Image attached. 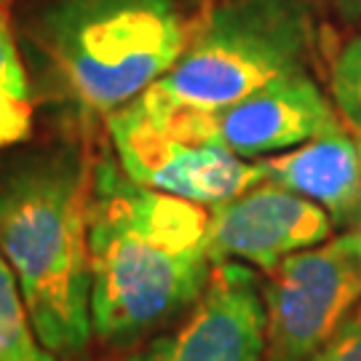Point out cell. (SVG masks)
Segmentation results:
<instances>
[{"mask_svg": "<svg viewBox=\"0 0 361 361\" xmlns=\"http://www.w3.org/2000/svg\"><path fill=\"white\" fill-rule=\"evenodd\" d=\"M353 140H356V147H359V164H361V129H353Z\"/></svg>", "mask_w": 361, "mask_h": 361, "instance_id": "cell-17", "label": "cell"}, {"mask_svg": "<svg viewBox=\"0 0 361 361\" xmlns=\"http://www.w3.org/2000/svg\"><path fill=\"white\" fill-rule=\"evenodd\" d=\"M319 27L308 0H214L190 22L182 56L153 89L193 110H222L273 80L308 73Z\"/></svg>", "mask_w": 361, "mask_h": 361, "instance_id": "cell-4", "label": "cell"}, {"mask_svg": "<svg viewBox=\"0 0 361 361\" xmlns=\"http://www.w3.org/2000/svg\"><path fill=\"white\" fill-rule=\"evenodd\" d=\"M335 228V219L316 201L262 180L209 207V257L214 265L233 259L268 273L295 252L326 244Z\"/></svg>", "mask_w": 361, "mask_h": 361, "instance_id": "cell-8", "label": "cell"}, {"mask_svg": "<svg viewBox=\"0 0 361 361\" xmlns=\"http://www.w3.org/2000/svg\"><path fill=\"white\" fill-rule=\"evenodd\" d=\"M0 361H56L35 335L16 273L0 252Z\"/></svg>", "mask_w": 361, "mask_h": 361, "instance_id": "cell-12", "label": "cell"}, {"mask_svg": "<svg viewBox=\"0 0 361 361\" xmlns=\"http://www.w3.org/2000/svg\"><path fill=\"white\" fill-rule=\"evenodd\" d=\"M6 3H8V0H0V8H3V6H6Z\"/></svg>", "mask_w": 361, "mask_h": 361, "instance_id": "cell-19", "label": "cell"}, {"mask_svg": "<svg viewBox=\"0 0 361 361\" xmlns=\"http://www.w3.org/2000/svg\"><path fill=\"white\" fill-rule=\"evenodd\" d=\"M35 126V89L8 13L0 8V150L25 145Z\"/></svg>", "mask_w": 361, "mask_h": 361, "instance_id": "cell-11", "label": "cell"}, {"mask_svg": "<svg viewBox=\"0 0 361 361\" xmlns=\"http://www.w3.org/2000/svg\"><path fill=\"white\" fill-rule=\"evenodd\" d=\"M129 361H265V297L255 268L217 262L201 297Z\"/></svg>", "mask_w": 361, "mask_h": 361, "instance_id": "cell-7", "label": "cell"}, {"mask_svg": "<svg viewBox=\"0 0 361 361\" xmlns=\"http://www.w3.org/2000/svg\"><path fill=\"white\" fill-rule=\"evenodd\" d=\"M188 3H195V6H207V3H214V0H188Z\"/></svg>", "mask_w": 361, "mask_h": 361, "instance_id": "cell-18", "label": "cell"}, {"mask_svg": "<svg viewBox=\"0 0 361 361\" xmlns=\"http://www.w3.org/2000/svg\"><path fill=\"white\" fill-rule=\"evenodd\" d=\"M209 207L137 185L116 155L91 166L89 271L94 337L137 343L180 319L207 289Z\"/></svg>", "mask_w": 361, "mask_h": 361, "instance_id": "cell-1", "label": "cell"}, {"mask_svg": "<svg viewBox=\"0 0 361 361\" xmlns=\"http://www.w3.org/2000/svg\"><path fill=\"white\" fill-rule=\"evenodd\" d=\"M340 241L348 246V252L356 257V262L361 265V228H353V231L343 233V235H340Z\"/></svg>", "mask_w": 361, "mask_h": 361, "instance_id": "cell-16", "label": "cell"}, {"mask_svg": "<svg viewBox=\"0 0 361 361\" xmlns=\"http://www.w3.org/2000/svg\"><path fill=\"white\" fill-rule=\"evenodd\" d=\"M335 11L350 25H361V0H335Z\"/></svg>", "mask_w": 361, "mask_h": 361, "instance_id": "cell-15", "label": "cell"}, {"mask_svg": "<svg viewBox=\"0 0 361 361\" xmlns=\"http://www.w3.org/2000/svg\"><path fill=\"white\" fill-rule=\"evenodd\" d=\"M188 38L177 0H38L22 19L35 102L80 121L134 102L174 67Z\"/></svg>", "mask_w": 361, "mask_h": 361, "instance_id": "cell-3", "label": "cell"}, {"mask_svg": "<svg viewBox=\"0 0 361 361\" xmlns=\"http://www.w3.org/2000/svg\"><path fill=\"white\" fill-rule=\"evenodd\" d=\"M118 166L137 185L201 207L225 204L265 180L259 161L217 142H185L158 129L137 102L104 118Z\"/></svg>", "mask_w": 361, "mask_h": 361, "instance_id": "cell-6", "label": "cell"}, {"mask_svg": "<svg viewBox=\"0 0 361 361\" xmlns=\"http://www.w3.org/2000/svg\"><path fill=\"white\" fill-rule=\"evenodd\" d=\"M310 361H361V302Z\"/></svg>", "mask_w": 361, "mask_h": 361, "instance_id": "cell-14", "label": "cell"}, {"mask_svg": "<svg viewBox=\"0 0 361 361\" xmlns=\"http://www.w3.org/2000/svg\"><path fill=\"white\" fill-rule=\"evenodd\" d=\"M332 102L310 73L273 80L222 110L201 116L204 142H217L246 161L292 150L340 129Z\"/></svg>", "mask_w": 361, "mask_h": 361, "instance_id": "cell-9", "label": "cell"}, {"mask_svg": "<svg viewBox=\"0 0 361 361\" xmlns=\"http://www.w3.org/2000/svg\"><path fill=\"white\" fill-rule=\"evenodd\" d=\"M329 89L340 116L350 129H361V35L345 40L332 59Z\"/></svg>", "mask_w": 361, "mask_h": 361, "instance_id": "cell-13", "label": "cell"}, {"mask_svg": "<svg viewBox=\"0 0 361 361\" xmlns=\"http://www.w3.org/2000/svg\"><path fill=\"white\" fill-rule=\"evenodd\" d=\"M91 166L75 140L0 161V252L16 273L38 340L78 356L94 337L89 271Z\"/></svg>", "mask_w": 361, "mask_h": 361, "instance_id": "cell-2", "label": "cell"}, {"mask_svg": "<svg viewBox=\"0 0 361 361\" xmlns=\"http://www.w3.org/2000/svg\"><path fill=\"white\" fill-rule=\"evenodd\" d=\"M257 161L265 180L316 201L329 212L337 228H361L359 147L343 126Z\"/></svg>", "mask_w": 361, "mask_h": 361, "instance_id": "cell-10", "label": "cell"}, {"mask_svg": "<svg viewBox=\"0 0 361 361\" xmlns=\"http://www.w3.org/2000/svg\"><path fill=\"white\" fill-rule=\"evenodd\" d=\"M265 361H310L361 302V265L340 238L265 273Z\"/></svg>", "mask_w": 361, "mask_h": 361, "instance_id": "cell-5", "label": "cell"}]
</instances>
